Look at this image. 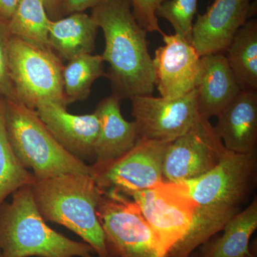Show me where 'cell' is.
Returning <instances> with one entry per match:
<instances>
[{"label":"cell","mask_w":257,"mask_h":257,"mask_svg":"<svg viewBox=\"0 0 257 257\" xmlns=\"http://www.w3.org/2000/svg\"><path fill=\"white\" fill-rule=\"evenodd\" d=\"M92 18L104 33L101 56L109 64L114 95L119 99L152 95L155 74L147 32L134 16L130 0H104L93 8Z\"/></svg>","instance_id":"cell-1"},{"label":"cell","mask_w":257,"mask_h":257,"mask_svg":"<svg viewBox=\"0 0 257 257\" xmlns=\"http://www.w3.org/2000/svg\"><path fill=\"white\" fill-rule=\"evenodd\" d=\"M45 221L65 226L84 240L98 257H116L96 215L102 193L90 175L62 174L31 186Z\"/></svg>","instance_id":"cell-2"},{"label":"cell","mask_w":257,"mask_h":257,"mask_svg":"<svg viewBox=\"0 0 257 257\" xmlns=\"http://www.w3.org/2000/svg\"><path fill=\"white\" fill-rule=\"evenodd\" d=\"M0 206V248L3 257H94L85 242L52 229L37 208L31 187L13 193Z\"/></svg>","instance_id":"cell-3"},{"label":"cell","mask_w":257,"mask_h":257,"mask_svg":"<svg viewBox=\"0 0 257 257\" xmlns=\"http://www.w3.org/2000/svg\"><path fill=\"white\" fill-rule=\"evenodd\" d=\"M5 121L10 143L20 162L36 181L62 175H90L91 167L65 150L35 109L16 99L5 100Z\"/></svg>","instance_id":"cell-4"},{"label":"cell","mask_w":257,"mask_h":257,"mask_svg":"<svg viewBox=\"0 0 257 257\" xmlns=\"http://www.w3.org/2000/svg\"><path fill=\"white\" fill-rule=\"evenodd\" d=\"M52 50L39 48L10 36L8 67L18 101L32 109L47 102L67 106L63 66Z\"/></svg>","instance_id":"cell-5"},{"label":"cell","mask_w":257,"mask_h":257,"mask_svg":"<svg viewBox=\"0 0 257 257\" xmlns=\"http://www.w3.org/2000/svg\"><path fill=\"white\" fill-rule=\"evenodd\" d=\"M96 215L116 257H169L141 209L127 196L103 190Z\"/></svg>","instance_id":"cell-6"},{"label":"cell","mask_w":257,"mask_h":257,"mask_svg":"<svg viewBox=\"0 0 257 257\" xmlns=\"http://www.w3.org/2000/svg\"><path fill=\"white\" fill-rule=\"evenodd\" d=\"M168 143L140 138L132 150L116 160L90 165V176L103 190L127 197L163 182V162Z\"/></svg>","instance_id":"cell-7"},{"label":"cell","mask_w":257,"mask_h":257,"mask_svg":"<svg viewBox=\"0 0 257 257\" xmlns=\"http://www.w3.org/2000/svg\"><path fill=\"white\" fill-rule=\"evenodd\" d=\"M256 166V152L242 154L226 150L219 163L207 173L177 184L197 205L238 206L248 192Z\"/></svg>","instance_id":"cell-8"},{"label":"cell","mask_w":257,"mask_h":257,"mask_svg":"<svg viewBox=\"0 0 257 257\" xmlns=\"http://www.w3.org/2000/svg\"><path fill=\"white\" fill-rule=\"evenodd\" d=\"M226 150L209 119L200 117L187 133L169 144L164 181L179 183L197 178L215 167Z\"/></svg>","instance_id":"cell-9"},{"label":"cell","mask_w":257,"mask_h":257,"mask_svg":"<svg viewBox=\"0 0 257 257\" xmlns=\"http://www.w3.org/2000/svg\"><path fill=\"white\" fill-rule=\"evenodd\" d=\"M130 99L139 136L145 140L172 143L201 117L197 89L175 99L142 95Z\"/></svg>","instance_id":"cell-10"},{"label":"cell","mask_w":257,"mask_h":257,"mask_svg":"<svg viewBox=\"0 0 257 257\" xmlns=\"http://www.w3.org/2000/svg\"><path fill=\"white\" fill-rule=\"evenodd\" d=\"M132 197L169 253L188 231L197 204L178 184L166 181Z\"/></svg>","instance_id":"cell-11"},{"label":"cell","mask_w":257,"mask_h":257,"mask_svg":"<svg viewBox=\"0 0 257 257\" xmlns=\"http://www.w3.org/2000/svg\"><path fill=\"white\" fill-rule=\"evenodd\" d=\"M162 36L165 45L155 51L152 59L155 85L162 97L175 99L197 88L201 57L192 42L180 35Z\"/></svg>","instance_id":"cell-12"},{"label":"cell","mask_w":257,"mask_h":257,"mask_svg":"<svg viewBox=\"0 0 257 257\" xmlns=\"http://www.w3.org/2000/svg\"><path fill=\"white\" fill-rule=\"evenodd\" d=\"M256 11L253 0H214L193 25L192 43L202 57L223 53L235 34Z\"/></svg>","instance_id":"cell-13"},{"label":"cell","mask_w":257,"mask_h":257,"mask_svg":"<svg viewBox=\"0 0 257 257\" xmlns=\"http://www.w3.org/2000/svg\"><path fill=\"white\" fill-rule=\"evenodd\" d=\"M42 122L59 143L79 160L95 159V147L99 137V120L95 112L75 115L66 106L47 102L35 109Z\"/></svg>","instance_id":"cell-14"},{"label":"cell","mask_w":257,"mask_h":257,"mask_svg":"<svg viewBox=\"0 0 257 257\" xmlns=\"http://www.w3.org/2000/svg\"><path fill=\"white\" fill-rule=\"evenodd\" d=\"M196 89L199 115L207 119L217 116L242 91L223 53L201 57Z\"/></svg>","instance_id":"cell-15"},{"label":"cell","mask_w":257,"mask_h":257,"mask_svg":"<svg viewBox=\"0 0 257 257\" xmlns=\"http://www.w3.org/2000/svg\"><path fill=\"white\" fill-rule=\"evenodd\" d=\"M217 118L214 130L226 150L242 154L256 152V92L241 91Z\"/></svg>","instance_id":"cell-16"},{"label":"cell","mask_w":257,"mask_h":257,"mask_svg":"<svg viewBox=\"0 0 257 257\" xmlns=\"http://www.w3.org/2000/svg\"><path fill=\"white\" fill-rule=\"evenodd\" d=\"M94 112L99 120L100 128L93 164L103 165L132 150L140 136L135 121L130 122L123 117L120 99L114 94L103 99Z\"/></svg>","instance_id":"cell-17"},{"label":"cell","mask_w":257,"mask_h":257,"mask_svg":"<svg viewBox=\"0 0 257 257\" xmlns=\"http://www.w3.org/2000/svg\"><path fill=\"white\" fill-rule=\"evenodd\" d=\"M98 28L92 16L84 13H73L66 18L52 20L49 30L51 49L68 61L92 54Z\"/></svg>","instance_id":"cell-18"},{"label":"cell","mask_w":257,"mask_h":257,"mask_svg":"<svg viewBox=\"0 0 257 257\" xmlns=\"http://www.w3.org/2000/svg\"><path fill=\"white\" fill-rule=\"evenodd\" d=\"M238 212L237 206L226 204L197 205L187 232L169 251V257H190Z\"/></svg>","instance_id":"cell-19"},{"label":"cell","mask_w":257,"mask_h":257,"mask_svg":"<svg viewBox=\"0 0 257 257\" xmlns=\"http://www.w3.org/2000/svg\"><path fill=\"white\" fill-rule=\"evenodd\" d=\"M257 228V201L236 214L225 225L220 237L202 244V257H246L249 240Z\"/></svg>","instance_id":"cell-20"},{"label":"cell","mask_w":257,"mask_h":257,"mask_svg":"<svg viewBox=\"0 0 257 257\" xmlns=\"http://www.w3.org/2000/svg\"><path fill=\"white\" fill-rule=\"evenodd\" d=\"M228 63L242 91H257V22L248 20L226 50Z\"/></svg>","instance_id":"cell-21"},{"label":"cell","mask_w":257,"mask_h":257,"mask_svg":"<svg viewBox=\"0 0 257 257\" xmlns=\"http://www.w3.org/2000/svg\"><path fill=\"white\" fill-rule=\"evenodd\" d=\"M51 21L40 0H19L7 27L10 36L39 48L52 50L49 43Z\"/></svg>","instance_id":"cell-22"},{"label":"cell","mask_w":257,"mask_h":257,"mask_svg":"<svg viewBox=\"0 0 257 257\" xmlns=\"http://www.w3.org/2000/svg\"><path fill=\"white\" fill-rule=\"evenodd\" d=\"M36 182L13 150L5 121V101L0 98V206L6 198L23 187H31Z\"/></svg>","instance_id":"cell-23"},{"label":"cell","mask_w":257,"mask_h":257,"mask_svg":"<svg viewBox=\"0 0 257 257\" xmlns=\"http://www.w3.org/2000/svg\"><path fill=\"white\" fill-rule=\"evenodd\" d=\"M100 55L87 54L69 60L62 70L64 96L67 104L89 96L93 83L104 74Z\"/></svg>","instance_id":"cell-24"},{"label":"cell","mask_w":257,"mask_h":257,"mask_svg":"<svg viewBox=\"0 0 257 257\" xmlns=\"http://www.w3.org/2000/svg\"><path fill=\"white\" fill-rule=\"evenodd\" d=\"M198 0H166L157 8V18L165 19L175 34L192 42L193 20L197 11Z\"/></svg>","instance_id":"cell-25"},{"label":"cell","mask_w":257,"mask_h":257,"mask_svg":"<svg viewBox=\"0 0 257 257\" xmlns=\"http://www.w3.org/2000/svg\"><path fill=\"white\" fill-rule=\"evenodd\" d=\"M166 0H130L133 13L139 25L147 32L165 33L156 16L157 8Z\"/></svg>","instance_id":"cell-26"},{"label":"cell","mask_w":257,"mask_h":257,"mask_svg":"<svg viewBox=\"0 0 257 257\" xmlns=\"http://www.w3.org/2000/svg\"><path fill=\"white\" fill-rule=\"evenodd\" d=\"M0 36V93L7 99H16L14 86L10 78L8 59V41H3Z\"/></svg>","instance_id":"cell-27"},{"label":"cell","mask_w":257,"mask_h":257,"mask_svg":"<svg viewBox=\"0 0 257 257\" xmlns=\"http://www.w3.org/2000/svg\"><path fill=\"white\" fill-rule=\"evenodd\" d=\"M104 0H62V15L83 13L89 8H96Z\"/></svg>","instance_id":"cell-28"},{"label":"cell","mask_w":257,"mask_h":257,"mask_svg":"<svg viewBox=\"0 0 257 257\" xmlns=\"http://www.w3.org/2000/svg\"><path fill=\"white\" fill-rule=\"evenodd\" d=\"M19 0H0V20L8 23L18 8Z\"/></svg>","instance_id":"cell-29"},{"label":"cell","mask_w":257,"mask_h":257,"mask_svg":"<svg viewBox=\"0 0 257 257\" xmlns=\"http://www.w3.org/2000/svg\"><path fill=\"white\" fill-rule=\"evenodd\" d=\"M45 6L49 18L52 20H57L62 15V0H40Z\"/></svg>","instance_id":"cell-30"},{"label":"cell","mask_w":257,"mask_h":257,"mask_svg":"<svg viewBox=\"0 0 257 257\" xmlns=\"http://www.w3.org/2000/svg\"><path fill=\"white\" fill-rule=\"evenodd\" d=\"M246 257H257L256 246H252L251 248V253Z\"/></svg>","instance_id":"cell-31"},{"label":"cell","mask_w":257,"mask_h":257,"mask_svg":"<svg viewBox=\"0 0 257 257\" xmlns=\"http://www.w3.org/2000/svg\"><path fill=\"white\" fill-rule=\"evenodd\" d=\"M0 257H3V256H2V251H1V248H0Z\"/></svg>","instance_id":"cell-32"},{"label":"cell","mask_w":257,"mask_h":257,"mask_svg":"<svg viewBox=\"0 0 257 257\" xmlns=\"http://www.w3.org/2000/svg\"><path fill=\"white\" fill-rule=\"evenodd\" d=\"M197 257H202V256H201V255H199V256H198Z\"/></svg>","instance_id":"cell-33"}]
</instances>
